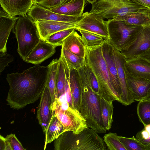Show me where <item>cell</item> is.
<instances>
[{
  "mask_svg": "<svg viewBox=\"0 0 150 150\" xmlns=\"http://www.w3.org/2000/svg\"><path fill=\"white\" fill-rule=\"evenodd\" d=\"M125 70L128 88L134 101L143 100L150 92V79L138 77L128 72L126 67Z\"/></svg>",
  "mask_w": 150,
  "mask_h": 150,
  "instance_id": "obj_14",
  "label": "cell"
},
{
  "mask_svg": "<svg viewBox=\"0 0 150 150\" xmlns=\"http://www.w3.org/2000/svg\"><path fill=\"white\" fill-rule=\"evenodd\" d=\"M0 149L1 150H10L5 138L0 135Z\"/></svg>",
  "mask_w": 150,
  "mask_h": 150,
  "instance_id": "obj_41",
  "label": "cell"
},
{
  "mask_svg": "<svg viewBox=\"0 0 150 150\" xmlns=\"http://www.w3.org/2000/svg\"><path fill=\"white\" fill-rule=\"evenodd\" d=\"M76 30L81 34L86 47L91 48L101 45L104 41V39L99 35L83 30Z\"/></svg>",
  "mask_w": 150,
  "mask_h": 150,
  "instance_id": "obj_30",
  "label": "cell"
},
{
  "mask_svg": "<svg viewBox=\"0 0 150 150\" xmlns=\"http://www.w3.org/2000/svg\"><path fill=\"white\" fill-rule=\"evenodd\" d=\"M81 89V102L79 111L85 119L88 126L98 133H106L101 116L100 96L93 90L85 66L78 70Z\"/></svg>",
  "mask_w": 150,
  "mask_h": 150,
  "instance_id": "obj_2",
  "label": "cell"
},
{
  "mask_svg": "<svg viewBox=\"0 0 150 150\" xmlns=\"http://www.w3.org/2000/svg\"><path fill=\"white\" fill-rule=\"evenodd\" d=\"M56 82V98L60 99L65 93L66 74L64 62L59 59Z\"/></svg>",
  "mask_w": 150,
  "mask_h": 150,
  "instance_id": "obj_29",
  "label": "cell"
},
{
  "mask_svg": "<svg viewBox=\"0 0 150 150\" xmlns=\"http://www.w3.org/2000/svg\"><path fill=\"white\" fill-rule=\"evenodd\" d=\"M72 0H45L38 4L46 8L49 9L66 4Z\"/></svg>",
  "mask_w": 150,
  "mask_h": 150,
  "instance_id": "obj_37",
  "label": "cell"
},
{
  "mask_svg": "<svg viewBox=\"0 0 150 150\" xmlns=\"http://www.w3.org/2000/svg\"><path fill=\"white\" fill-rule=\"evenodd\" d=\"M75 29H81L99 35L106 40L109 39L107 25L99 16L86 12L85 16L76 23Z\"/></svg>",
  "mask_w": 150,
  "mask_h": 150,
  "instance_id": "obj_11",
  "label": "cell"
},
{
  "mask_svg": "<svg viewBox=\"0 0 150 150\" xmlns=\"http://www.w3.org/2000/svg\"><path fill=\"white\" fill-rule=\"evenodd\" d=\"M103 140L109 150H127L118 139L116 133L110 132L105 134Z\"/></svg>",
  "mask_w": 150,
  "mask_h": 150,
  "instance_id": "obj_33",
  "label": "cell"
},
{
  "mask_svg": "<svg viewBox=\"0 0 150 150\" xmlns=\"http://www.w3.org/2000/svg\"><path fill=\"white\" fill-rule=\"evenodd\" d=\"M105 21L109 35L108 40L113 47L119 51L133 41L143 27L129 24L114 18Z\"/></svg>",
  "mask_w": 150,
  "mask_h": 150,
  "instance_id": "obj_6",
  "label": "cell"
},
{
  "mask_svg": "<svg viewBox=\"0 0 150 150\" xmlns=\"http://www.w3.org/2000/svg\"><path fill=\"white\" fill-rule=\"evenodd\" d=\"M13 56L7 53H0V73L4 69L5 67L8 66L9 63L14 60Z\"/></svg>",
  "mask_w": 150,
  "mask_h": 150,
  "instance_id": "obj_38",
  "label": "cell"
},
{
  "mask_svg": "<svg viewBox=\"0 0 150 150\" xmlns=\"http://www.w3.org/2000/svg\"><path fill=\"white\" fill-rule=\"evenodd\" d=\"M147 8L131 0L126 3L99 0L92 4L89 12L95 14L103 19H110Z\"/></svg>",
  "mask_w": 150,
  "mask_h": 150,
  "instance_id": "obj_8",
  "label": "cell"
},
{
  "mask_svg": "<svg viewBox=\"0 0 150 150\" xmlns=\"http://www.w3.org/2000/svg\"><path fill=\"white\" fill-rule=\"evenodd\" d=\"M63 132V126L56 116L54 112L45 133V137L44 150L45 149L47 144L54 141Z\"/></svg>",
  "mask_w": 150,
  "mask_h": 150,
  "instance_id": "obj_25",
  "label": "cell"
},
{
  "mask_svg": "<svg viewBox=\"0 0 150 150\" xmlns=\"http://www.w3.org/2000/svg\"><path fill=\"white\" fill-rule=\"evenodd\" d=\"M85 60L96 77L101 97L108 101L116 100L120 103V97L115 90L111 82L102 55L101 45L91 48L86 47Z\"/></svg>",
  "mask_w": 150,
  "mask_h": 150,
  "instance_id": "obj_4",
  "label": "cell"
},
{
  "mask_svg": "<svg viewBox=\"0 0 150 150\" xmlns=\"http://www.w3.org/2000/svg\"><path fill=\"white\" fill-rule=\"evenodd\" d=\"M18 16H12L1 8L0 11V52L6 53V44Z\"/></svg>",
  "mask_w": 150,
  "mask_h": 150,
  "instance_id": "obj_18",
  "label": "cell"
},
{
  "mask_svg": "<svg viewBox=\"0 0 150 150\" xmlns=\"http://www.w3.org/2000/svg\"><path fill=\"white\" fill-rule=\"evenodd\" d=\"M137 112L139 120L144 126L150 125V100L139 101Z\"/></svg>",
  "mask_w": 150,
  "mask_h": 150,
  "instance_id": "obj_31",
  "label": "cell"
},
{
  "mask_svg": "<svg viewBox=\"0 0 150 150\" xmlns=\"http://www.w3.org/2000/svg\"><path fill=\"white\" fill-rule=\"evenodd\" d=\"M62 47L76 55L85 58L86 47L82 36L75 30L64 40Z\"/></svg>",
  "mask_w": 150,
  "mask_h": 150,
  "instance_id": "obj_21",
  "label": "cell"
},
{
  "mask_svg": "<svg viewBox=\"0 0 150 150\" xmlns=\"http://www.w3.org/2000/svg\"><path fill=\"white\" fill-rule=\"evenodd\" d=\"M85 66L86 71L93 90L96 94L100 95L99 85L96 77L86 60Z\"/></svg>",
  "mask_w": 150,
  "mask_h": 150,
  "instance_id": "obj_35",
  "label": "cell"
},
{
  "mask_svg": "<svg viewBox=\"0 0 150 150\" xmlns=\"http://www.w3.org/2000/svg\"><path fill=\"white\" fill-rule=\"evenodd\" d=\"M101 50L112 85L121 99L122 91L114 58V47L108 39L105 40L101 45Z\"/></svg>",
  "mask_w": 150,
  "mask_h": 150,
  "instance_id": "obj_13",
  "label": "cell"
},
{
  "mask_svg": "<svg viewBox=\"0 0 150 150\" xmlns=\"http://www.w3.org/2000/svg\"><path fill=\"white\" fill-rule=\"evenodd\" d=\"M3 10L13 16L26 15L33 5L32 0H0Z\"/></svg>",
  "mask_w": 150,
  "mask_h": 150,
  "instance_id": "obj_19",
  "label": "cell"
},
{
  "mask_svg": "<svg viewBox=\"0 0 150 150\" xmlns=\"http://www.w3.org/2000/svg\"><path fill=\"white\" fill-rule=\"evenodd\" d=\"M37 111V118L45 133L54 113L50 93L46 86L40 97Z\"/></svg>",
  "mask_w": 150,
  "mask_h": 150,
  "instance_id": "obj_15",
  "label": "cell"
},
{
  "mask_svg": "<svg viewBox=\"0 0 150 150\" xmlns=\"http://www.w3.org/2000/svg\"><path fill=\"white\" fill-rule=\"evenodd\" d=\"M150 63V47L145 51L137 57Z\"/></svg>",
  "mask_w": 150,
  "mask_h": 150,
  "instance_id": "obj_42",
  "label": "cell"
},
{
  "mask_svg": "<svg viewBox=\"0 0 150 150\" xmlns=\"http://www.w3.org/2000/svg\"><path fill=\"white\" fill-rule=\"evenodd\" d=\"M59 61V59H54L47 66L48 72L46 86L49 90L53 105L56 99V82Z\"/></svg>",
  "mask_w": 150,
  "mask_h": 150,
  "instance_id": "obj_26",
  "label": "cell"
},
{
  "mask_svg": "<svg viewBox=\"0 0 150 150\" xmlns=\"http://www.w3.org/2000/svg\"><path fill=\"white\" fill-rule=\"evenodd\" d=\"M66 85L65 96L66 101L69 106L72 108H74L73 105L72 96L70 91L69 83V74H66Z\"/></svg>",
  "mask_w": 150,
  "mask_h": 150,
  "instance_id": "obj_39",
  "label": "cell"
},
{
  "mask_svg": "<svg viewBox=\"0 0 150 150\" xmlns=\"http://www.w3.org/2000/svg\"><path fill=\"white\" fill-rule=\"evenodd\" d=\"M45 0H32L33 4H38Z\"/></svg>",
  "mask_w": 150,
  "mask_h": 150,
  "instance_id": "obj_46",
  "label": "cell"
},
{
  "mask_svg": "<svg viewBox=\"0 0 150 150\" xmlns=\"http://www.w3.org/2000/svg\"><path fill=\"white\" fill-rule=\"evenodd\" d=\"M74 108L79 110L81 98L80 78L78 70H70L68 79Z\"/></svg>",
  "mask_w": 150,
  "mask_h": 150,
  "instance_id": "obj_24",
  "label": "cell"
},
{
  "mask_svg": "<svg viewBox=\"0 0 150 150\" xmlns=\"http://www.w3.org/2000/svg\"><path fill=\"white\" fill-rule=\"evenodd\" d=\"M114 53L122 91L120 103L125 105H128L134 101L127 84L126 74L125 59L121 52L114 47Z\"/></svg>",
  "mask_w": 150,
  "mask_h": 150,
  "instance_id": "obj_12",
  "label": "cell"
},
{
  "mask_svg": "<svg viewBox=\"0 0 150 150\" xmlns=\"http://www.w3.org/2000/svg\"><path fill=\"white\" fill-rule=\"evenodd\" d=\"M85 0H72L63 5L49 9L61 14L79 16L83 15Z\"/></svg>",
  "mask_w": 150,
  "mask_h": 150,
  "instance_id": "obj_23",
  "label": "cell"
},
{
  "mask_svg": "<svg viewBox=\"0 0 150 150\" xmlns=\"http://www.w3.org/2000/svg\"><path fill=\"white\" fill-rule=\"evenodd\" d=\"M137 139L143 145L146 150H150V137L146 139L141 138Z\"/></svg>",
  "mask_w": 150,
  "mask_h": 150,
  "instance_id": "obj_44",
  "label": "cell"
},
{
  "mask_svg": "<svg viewBox=\"0 0 150 150\" xmlns=\"http://www.w3.org/2000/svg\"><path fill=\"white\" fill-rule=\"evenodd\" d=\"M87 2L93 4L99 0H86Z\"/></svg>",
  "mask_w": 150,
  "mask_h": 150,
  "instance_id": "obj_47",
  "label": "cell"
},
{
  "mask_svg": "<svg viewBox=\"0 0 150 150\" xmlns=\"http://www.w3.org/2000/svg\"><path fill=\"white\" fill-rule=\"evenodd\" d=\"M127 23L143 28L150 27V9L148 8L127 14L114 18Z\"/></svg>",
  "mask_w": 150,
  "mask_h": 150,
  "instance_id": "obj_22",
  "label": "cell"
},
{
  "mask_svg": "<svg viewBox=\"0 0 150 150\" xmlns=\"http://www.w3.org/2000/svg\"><path fill=\"white\" fill-rule=\"evenodd\" d=\"M144 128L138 132L136 136V138L146 139L150 137V125L144 126Z\"/></svg>",
  "mask_w": 150,
  "mask_h": 150,
  "instance_id": "obj_40",
  "label": "cell"
},
{
  "mask_svg": "<svg viewBox=\"0 0 150 150\" xmlns=\"http://www.w3.org/2000/svg\"><path fill=\"white\" fill-rule=\"evenodd\" d=\"M48 72V66L37 64L21 73L8 74V105L12 108L19 109L36 101L46 86Z\"/></svg>",
  "mask_w": 150,
  "mask_h": 150,
  "instance_id": "obj_1",
  "label": "cell"
},
{
  "mask_svg": "<svg viewBox=\"0 0 150 150\" xmlns=\"http://www.w3.org/2000/svg\"><path fill=\"white\" fill-rule=\"evenodd\" d=\"M86 12L79 16H71L57 13L37 4H34L28 15L34 21L47 20L77 23L84 17Z\"/></svg>",
  "mask_w": 150,
  "mask_h": 150,
  "instance_id": "obj_10",
  "label": "cell"
},
{
  "mask_svg": "<svg viewBox=\"0 0 150 150\" xmlns=\"http://www.w3.org/2000/svg\"><path fill=\"white\" fill-rule=\"evenodd\" d=\"M75 30L73 28L58 32L48 37L45 41L57 47L62 46L64 40Z\"/></svg>",
  "mask_w": 150,
  "mask_h": 150,
  "instance_id": "obj_32",
  "label": "cell"
},
{
  "mask_svg": "<svg viewBox=\"0 0 150 150\" xmlns=\"http://www.w3.org/2000/svg\"><path fill=\"white\" fill-rule=\"evenodd\" d=\"M19 17L14 32L18 42L17 52L25 61L41 40L35 21L27 14Z\"/></svg>",
  "mask_w": 150,
  "mask_h": 150,
  "instance_id": "obj_5",
  "label": "cell"
},
{
  "mask_svg": "<svg viewBox=\"0 0 150 150\" xmlns=\"http://www.w3.org/2000/svg\"><path fill=\"white\" fill-rule=\"evenodd\" d=\"M105 1L114 2H122V3H126L127 2L130 0H105Z\"/></svg>",
  "mask_w": 150,
  "mask_h": 150,
  "instance_id": "obj_45",
  "label": "cell"
},
{
  "mask_svg": "<svg viewBox=\"0 0 150 150\" xmlns=\"http://www.w3.org/2000/svg\"><path fill=\"white\" fill-rule=\"evenodd\" d=\"M54 114L64 127L63 132L71 131L77 134L88 128L86 120L77 110L69 107L66 101L64 103L56 98L53 105Z\"/></svg>",
  "mask_w": 150,
  "mask_h": 150,
  "instance_id": "obj_7",
  "label": "cell"
},
{
  "mask_svg": "<svg viewBox=\"0 0 150 150\" xmlns=\"http://www.w3.org/2000/svg\"><path fill=\"white\" fill-rule=\"evenodd\" d=\"M133 2L150 9V0H131Z\"/></svg>",
  "mask_w": 150,
  "mask_h": 150,
  "instance_id": "obj_43",
  "label": "cell"
},
{
  "mask_svg": "<svg viewBox=\"0 0 150 150\" xmlns=\"http://www.w3.org/2000/svg\"><path fill=\"white\" fill-rule=\"evenodd\" d=\"M60 57L70 70L74 69L78 70L84 65L85 62V58L76 55L62 47Z\"/></svg>",
  "mask_w": 150,
  "mask_h": 150,
  "instance_id": "obj_27",
  "label": "cell"
},
{
  "mask_svg": "<svg viewBox=\"0 0 150 150\" xmlns=\"http://www.w3.org/2000/svg\"><path fill=\"white\" fill-rule=\"evenodd\" d=\"M57 47L40 40L26 57L25 61L35 65L40 64L55 53Z\"/></svg>",
  "mask_w": 150,
  "mask_h": 150,
  "instance_id": "obj_17",
  "label": "cell"
},
{
  "mask_svg": "<svg viewBox=\"0 0 150 150\" xmlns=\"http://www.w3.org/2000/svg\"><path fill=\"white\" fill-rule=\"evenodd\" d=\"M112 102L107 101L101 97L100 98L101 116L103 125L106 130L111 129L113 122L114 107Z\"/></svg>",
  "mask_w": 150,
  "mask_h": 150,
  "instance_id": "obj_28",
  "label": "cell"
},
{
  "mask_svg": "<svg viewBox=\"0 0 150 150\" xmlns=\"http://www.w3.org/2000/svg\"><path fill=\"white\" fill-rule=\"evenodd\" d=\"M150 100V92L148 95L143 100Z\"/></svg>",
  "mask_w": 150,
  "mask_h": 150,
  "instance_id": "obj_48",
  "label": "cell"
},
{
  "mask_svg": "<svg viewBox=\"0 0 150 150\" xmlns=\"http://www.w3.org/2000/svg\"><path fill=\"white\" fill-rule=\"evenodd\" d=\"M125 65L128 72L139 78L150 79V63L138 57L125 59Z\"/></svg>",
  "mask_w": 150,
  "mask_h": 150,
  "instance_id": "obj_20",
  "label": "cell"
},
{
  "mask_svg": "<svg viewBox=\"0 0 150 150\" xmlns=\"http://www.w3.org/2000/svg\"><path fill=\"white\" fill-rule=\"evenodd\" d=\"M41 40L45 41L49 36L58 32L75 28L76 23L47 20L35 21Z\"/></svg>",
  "mask_w": 150,
  "mask_h": 150,
  "instance_id": "obj_16",
  "label": "cell"
},
{
  "mask_svg": "<svg viewBox=\"0 0 150 150\" xmlns=\"http://www.w3.org/2000/svg\"><path fill=\"white\" fill-rule=\"evenodd\" d=\"M118 139L127 150H146L143 145L134 136L128 138L118 136Z\"/></svg>",
  "mask_w": 150,
  "mask_h": 150,
  "instance_id": "obj_34",
  "label": "cell"
},
{
  "mask_svg": "<svg viewBox=\"0 0 150 150\" xmlns=\"http://www.w3.org/2000/svg\"><path fill=\"white\" fill-rule=\"evenodd\" d=\"M89 127L77 134L71 131L62 133L54 140L55 150H106L103 139Z\"/></svg>",
  "mask_w": 150,
  "mask_h": 150,
  "instance_id": "obj_3",
  "label": "cell"
},
{
  "mask_svg": "<svg viewBox=\"0 0 150 150\" xmlns=\"http://www.w3.org/2000/svg\"><path fill=\"white\" fill-rule=\"evenodd\" d=\"M10 150H25L15 134H11L5 137Z\"/></svg>",
  "mask_w": 150,
  "mask_h": 150,
  "instance_id": "obj_36",
  "label": "cell"
},
{
  "mask_svg": "<svg viewBox=\"0 0 150 150\" xmlns=\"http://www.w3.org/2000/svg\"><path fill=\"white\" fill-rule=\"evenodd\" d=\"M150 47V27H142L135 38L120 51L125 59L136 57Z\"/></svg>",
  "mask_w": 150,
  "mask_h": 150,
  "instance_id": "obj_9",
  "label": "cell"
}]
</instances>
